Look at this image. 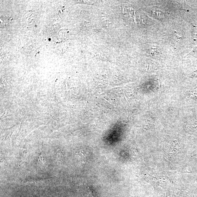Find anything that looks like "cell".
Returning <instances> with one entry per match:
<instances>
[{
  "label": "cell",
  "instance_id": "cell-1",
  "mask_svg": "<svg viewBox=\"0 0 197 197\" xmlns=\"http://www.w3.org/2000/svg\"><path fill=\"white\" fill-rule=\"evenodd\" d=\"M12 18H9L6 16L4 18L2 17L1 19V26L2 25V27H8L12 23Z\"/></svg>",
  "mask_w": 197,
  "mask_h": 197
},
{
  "label": "cell",
  "instance_id": "cell-2",
  "mask_svg": "<svg viewBox=\"0 0 197 197\" xmlns=\"http://www.w3.org/2000/svg\"><path fill=\"white\" fill-rule=\"evenodd\" d=\"M89 197H94L93 196V191L91 189H89Z\"/></svg>",
  "mask_w": 197,
  "mask_h": 197
},
{
  "label": "cell",
  "instance_id": "cell-3",
  "mask_svg": "<svg viewBox=\"0 0 197 197\" xmlns=\"http://www.w3.org/2000/svg\"><path fill=\"white\" fill-rule=\"evenodd\" d=\"M195 33L196 34H197V27H195Z\"/></svg>",
  "mask_w": 197,
  "mask_h": 197
}]
</instances>
